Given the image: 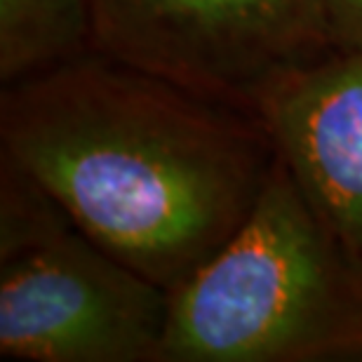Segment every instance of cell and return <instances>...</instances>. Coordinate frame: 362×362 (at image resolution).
Returning <instances> with one entry per match:
<instances>
[{
    "label": "cell",
    "instance_id": "obj_1",
    "mask_svg": "<svg viewBox=\"0 0 362 362\" xmlns=\"http://www.w3.org/2000/svg\"><path fill=\"white\" fill-rule=\"evenodd\" d=\"M0 158L172 294L247 221L278 148L257 113L92 49L5 85Z\"/></svg>",
    "mask_w": 362,
    "mask_h": 362
},
{
    "label": "cell",
    "instance_id": "obj_2",
    "mask_svg": "<svg viewBox=\"0 0 362 362\" xmlns=\"http://www.w3.org/2000/svg\"><path fill=\"white\" fill-rule=\"evenodd\" d=\"M163 362H362V262L280 156L247 221L172 292Z\"/></svg>",
    "mask_w": 362,
    "mask_h": 362
},
{
    "label": "cell",
    "instance_id": "obj_3",
    "mask_svg": "<svg viewBox=\"0 0 362 362\" xmlns=\"http://www.w3.org/2000/svg\"><path fill=\"white\" fill-rule=\"evenodd\" d=\"M170 303L0 158V356L163 362Z\"/></svg>",
    "mask_w": 362,
    "mask_h": 362
},
{
    "label": "cell",
    "instance_id": "obj_4",
    "mask_svg": "<svg viewBox=\"0 0 362 362\" xmlns=\"http://www.w3.org/2000/svg\"><path fill=\"white\" fill-rule=\"evenodd\" d=\"M92 49L205 99L257 113L332 52L322 0H88Z\"/></svg>",
    "mask_w": 362,
    "mask_h": 362
},
{
    "label": "cell",
    "instance_id": "obj_5",
    "mask_svg": "<svg viewBox=\"0 0 362 362\" xmlns=\"http://www.w3.org/2000/svg\"><path fill=\"white\" fill-rule=\"evenodd\" d=\"M257 115L310 207L362 262V49L296 71Z\"/></svg>",
    "mask_w": 362,
    "mask_h": 362
},
{
    "label": "cell",
    "instance_id": "obj_6",
    "mask_svg": "<svg viewBox=\"0 0 362 362\" xmlns=\"http://www.w3.org/2000/svg\"><path fill=\"white\" fill-rule=\"evenodd\" d=\"M88 52H92L88 0H0L3 88Z\"/></svg>",
    "mask_w": 362,
    "mask_h": 362
},
{
    "label": "cell",
    "instance_id": "obj_7",
    "mask_svg": "<svg viewBox=\"0 0 362 362\" xmlns=\"http://www.w3.org/2000/svg\"><path fill=\"white\" fill-rule=\"evenodd\" d=\"M322 7L332 49H362V0H322Z\"/></svg>",
    "mask_w": 362,
    "mask_h": 362
}]
</instances>
